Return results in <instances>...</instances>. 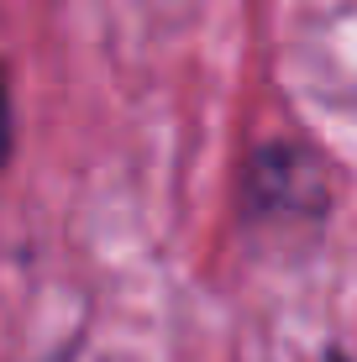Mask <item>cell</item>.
<instances>
[{
	"mask_svg": "<svg viewBox=\"0 0 357 362\" xmlns=\"http://www.w3.org/2000/svg\"><path fill=\"white\" fill-rule=\"evenodd\" d=\"M11 147H16V110H11V90H6V74H0V168L11 163Z\"/></svg>",
	"mask_w": 357,
	"mask_h": 362,
	"instance_id": "obj_2",
	"label": "cell"
},
{
	"mask_svg": "<svg viewBox=\"0 0 357 362\" xmlns=\"http://www.w3.org/2000/svg\"><path fill=\"white\" fill-rule=\"evenodd\" d=\"M242 205L263 226H315L331 210L321 158L294 142H263L242 179Z\"/></svg>",
	"mask_w": 357,
	"mask_h": 362,
	"instance_id": "obj_1",
	"label": "cell"
},
{
	"mask_svg": "<svg viewBox=\"0 0 357 362\" xmlns=\"http://www.w3.org/2000/svg\"><path fill=\"white\" fill-rule=\"evenodd\" d=\"M326 362H352V357L341 352V346H331V352H326Z\"/></svg>",
	"mask_w": 357,
	"mask_h": 362,
	"instance_id": "obj_3",
	"label": "cell"
}]
</instances>
